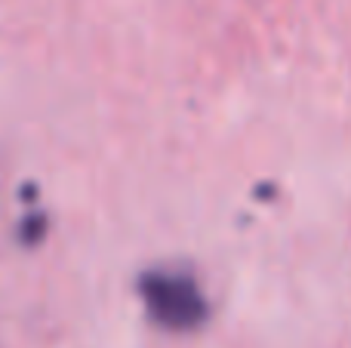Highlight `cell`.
Listing matches in <instances>:
<instances>
[{
    "instance_id": "1",
    "label": "cell",
    "mask_w": 351,
    "mask_h": 348,
    "mask_svg": "<svg viewBox=\"0 0 351 348\" xmlns=\"http://www.w3.org/2000/svg\"><path fill=\"white\" fill-rule=\"evenodd\" d=\"M142 299L148 314L167 330H194L206 318V302L185 271H148L142 277Z\"/></svg>"
}]
</instances>
